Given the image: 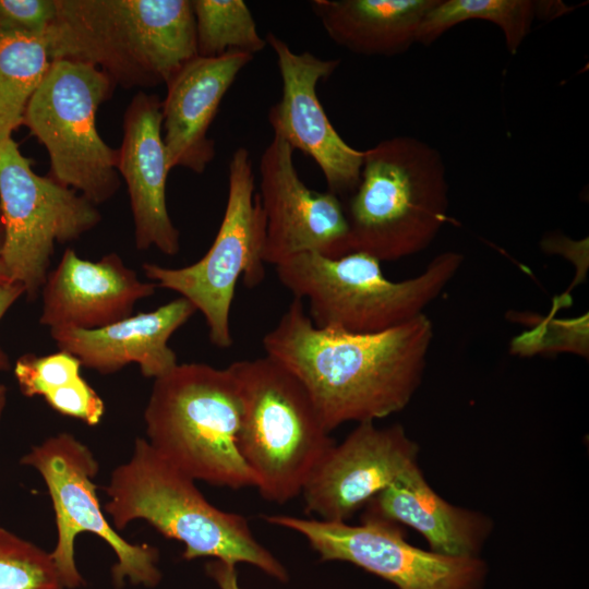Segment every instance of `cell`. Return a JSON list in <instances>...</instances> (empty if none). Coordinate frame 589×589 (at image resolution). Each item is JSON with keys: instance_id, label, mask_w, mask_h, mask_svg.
<instances>
[{"instance_id": "44dd1931", "label": "cell", "mask_w": 589, "mask_h": 589, "mask_svg": "<svg viewBox=\"0 0 589 589\" xmlns=\"http://www.w3.org/2000/svg\"><path fill=\"white\" fill-rule=\"evenodd\" d=\"M437 0H313L310 5L337 45L362 56L394 57L417 44Z\"/></svg>"}, {"instance_id": "2e32d148", "label": "cell", "mask_w": 589, "mask_h": 589, "mask_svg": "<svg viewBox=\"0 0 589 589\" xmlns=\"http://www.w3.org/2000/svg\"><path fill=\"white\" fill-rule=\"evenodd\" d=\"M117 170L127 183L139 251L152 247L166 255L180 251V232L167 209L170 169L163 139L161 100L139 92L123 116V137L117 149Z\"/></svg>"}, {"instance_id": "f546056e", "label": "cell", "mask_w": 589, "mask_h": 589, "mask_svg": "<svg viewBox=\"0 0 589 589\" xmlns=\"http://www.w3.org/2000/svg\"><path fill=\"white\" fill-rule=\"evenodd\" d=\"M25 294L22 286L17 284H5L0 286V321L8 310ZM11 368L10 360L4 350L0 347V371H9Z\"/></svg>"}, {"instance_id": "ba28073f", "label": "cell", "mask_w": 589, "mask_h": 589, "mask_svg": "<svg viewBox=\"0 0 589 589\" xmlns=\"http://www.w3.org/2000/svg\"><path fill=\"white\" fill-rule=\"evenodd\" d=\"M113 86L93 65L53 60L23 116V124L48 153L49 177L95 205L110 200L120 188L117 151L96 128L97 109Z\"/></svg>"}, {"instance_id": "1f68e13d", "label": "cell", "mask_w": 589, "mask_h": 589, "mask_svg": "<svg viewBox=\"0 0 589 589\" xmlns=\"http://www.w3.org/2000/svg\"><path fill=\"white\" fill-rule=\"evenodd\" d=\"M7 394H8L7 386L3 385V384H0V419H1L3 410L5 408Z\"/></svg>"}, {"instance_id": "d6986e66", "label": "cell", "mask_w": 589, "mask_h": 589, "mask_svg": "<svg viewBox=\"0 0 589 589\" xmlns=\"http://www.w3.org/2000/svg\"><path fill=\"white\" fill-rule=\"evenodd\" d=\"M195 312L189 300L179 297L101 328H56L50 329V335L59 350L72 353L83 366L100 374H112L136 363L142 375L155 380L178 364L168 341Z\"/></svg>"}, {"instance_id": "3957f363", "label": "cell", "mask_w": 589, "mask_h": 589, "mask_svg": "<svg viewBox=\"0 0 589 589\" xmlns=\"http://www.w3.org/2000/svg\"><path fill=\"white\" fill-rule=\"evenodd\" d=\"M104 508L118 531L143 519L168 539L183 543L182 557L248 563L280 580L284 565L254 537L247 518L211 504L195 480L167 461L146 438L137 437L130 459L104 488Z\"/></svg>"}, {"instance_id": "9c48e42d", "label": "cell", "mask_w": 589, "mask_h": 589, "mask_svg": "<svg viewBox=\"0 0 589 589\" xmlns=\"http://www.w3.org/2000/svg\"><path fill=\"white\" fill-rule=\"evenodd\" d=\"M264 240L265 216L255 192L253 161L245 147H238L229 161L225 213L206 254L184 267L144 263L142 269L156 287L189 300L203 314L211 342L225 349L233 344L230 311L239 278L254 288L265 277Z\"/></svg>"}, {"instance_id": "f1b7e54d", "label": "cell", "mask_w": 589, "mask_h": 589, "mask_svg": "<svg viewBox=\"0 0 589 589\" xmlns=\"http://www.w3.org/2000/svg\"><path fill=\"white\" fill-rule=\"evenodd\" d=\"M205 570L218 585L219 589H241L235 564L220 560H212L205 565Z\"/></svg>"}, {"instance_id": "6da1fadb", "label": "cell", "mask_w": 589, "mask_h": 589, "mask_svg": "<svg viewBox=\"0 0 589 589\" xmlns=\"http://www.w3.org/2000/svg\"><path fill=\"white\" fill-rule=\"evenodd\" d=\"M432 338L424 313L380 333L322 330L293 298L263 348L303 385L332 432L402 410L422 382Z\"/></svg>"}, {"instance_id": "d4e9b609", "label": "cell", "mask_w": 589, "mask_h": 589, "mask_svg": "<svg viewBox=\"0 0 589 589\" xmlns=\"http://www.w3.org/2000/svg\"><path fill=\"white\" fill-rule=\"evenodd\" d=\"M0 589H64L50 553L0 526Z\"/></svg>"}, {"instance_id": "7c38bea8", "label": "cell", "mask_w": 589, "mask_h": 589, "mask_svg": "<svg viewBox=\"0 0 589 589\" xmlns=\"http://www.w3.org/2000/svg\"><path fill=\"white\" fill-rule=\"evenodd\" d=\"M266 522L292 530L322 561L351 563L398 589H481L486 564L479 557H456L410 544L400 525L363 514L361 524L266 515Z\"/></svg>"}, {"instance_id": "e0dca14e", "label": "cell", "mask_w": 589, "mask_h": 589, "mask_svg": "<svg viewBox=\"0 0 589 589\" xmlns=\"http://www.w3.org/2000/svg\"><path fill=\"white\" fill-rule=\"evenodd\" d=\"M116 253L93 262L68 248L41 288L39 323L49 329H97L132 315L136 302L155 293Z\"/></svg>"}, {"instance_id": "83f0119b", "label": "cell", "mask_w": 589, "mask_h": 589, "mask_svg": "<svg viewBox=\"0 0 589 589\" xmlns=\"http://www.w3.org/2000/svg\"><path fill=\"white\" fill-rule=\"evenodd\" d=\"M25 107V103L0 83V142L12 136L13 131L23 124Z\"/></svg>"}, {"instance_id": "30bf717a", "label": "cell", "mask_w": 589, "mask_h": 589, "mask_svg": "<svg viewBox=\"0 0 589 589\" xmlns=\"http://www.w3.org/2000/svg\"><path fill=\"white\" fill-rule=\"evenodd\" d=\"M75 190L37 175L10 136L0 142L2 260L11 283L34 301L46 281L56 243L79 240L101 220Z\"/></svg>"}, {"instance_id": "603a6c76", "label": "cell", "mask_w": 589, "mask_h": 589, "mask_svg": "<svg viewBox=\"0 0 589 589\" xmlns=\"http://www.w3.org/2000/svg\"><path fill=\"white\" fill-rule=\"evenodd\" d=\"M197 56L219 57L230 51L252 56L266 46L243 0H192Z\"/></svg>"}, {"instance_id": "8fae6325", "label": "cell", "mask_w": 589, "mask_h": 589, "mask_svg": "<svg viewBox=\"0 0 589 589\" xmlns=\"http://www.w3.org/2000/svg\"><path fill=\"white\" fill-rule=\"evenodd\" d=\"M34 468L46 483L57 526V542L50 552L64 588L84 585L76 563L74 544L82 532L101 538L116 554L111 568L113 584L155 587L161 579L159 552L147 543L134 544L122 538L105 517L93 479L99 465L93 452L74 435L62 432L49 436L26 453L20 461Z\"/></svg>"}, {"instance_id": "7a4b0ae2", "label": "cell", "mask_w": 589, "mask_h": 589, "mask_svg": "<svg viewBox=\"0 0 589 589\" xmlns=\"http://www.w3.org/2000/svg\"><path fill=\"white\" fill-rule=\"evenodd\" d=\"M50 57L93 65L115 85L154 87L197 56L189 0H56Z\"/></svg>"}, {"instance_id": "7402d4cb", "label": "cell", "mask_w": 589, "mask_h": 589, "mask_svg": "<svg viewBox=\"0 0 589 589\" xmlns=\"http://www.w3.org/2000/svg\"><path fill=\"white\" fill-rule=\"evenodd\" d=\"M537 17L538 2L531 0H437L420 24L417 44L432 45L460 23L484 20L498 26L507 51L516 55Z\"/></svg>"}, {"instance_id": "52a82bcc", "label": "cell", "mask_w": 589, "mask_h": 589, "mask_svg": "<svg viewBox=\"0 0 589 589\" xmlns=\"http://www.w3.org/2000/svg\"><path fill=\"white\" fill-rule=\"evenodd\" d=\"M241 399L239 453L261 496L286 503L335 445L303 385L268 356L228 365Z\"/></svg>"}, {"instance_id": "277c9868", "label": "cell", "mask_w": 589, "mask_h": 589, "mask_svg": "<svg viewBox=\"0 0 589 589\" xmlns=\"http://www.w3.org/2000/svg\"><path fill=\"white\" fill-rule=\"evenodd\" d=\"M447 171L441 153L410 135L363 151L360 181L345 213L351 250L380 262L423 251L447 220Z\"/></svg>"}, {"instance_id": "9a60e30c", "label": "cell", "mask_w": 589, "mask_h": 589, "mask_svg": "<svg viewBox=\"0 0 589 589\" xmlns=\"http://www.w3.org/2000/svg\"><path fill=\"white\" fill-rule=\"evenodd\" d=\"M419 445L400 424L361 422L324 455L301 495L305 512L347 521L377 494L418 465Z\"/></svg>"}, {"instance_id": "ffe728a7", "label": "cell", "mask_w": 589, "mask_h": 589, "mask_svg": "<svg viewBox=\"0 0 589 589\" xmlns=\"http://www.w3.org/2000/svg\"><path fill=\"white\" fill-rule=\"evenodd\" d=\"M364 514L409 526L425 538L430 551L456 557H479L493 529L488 515L441 497L419 465L370 501Z\"/></svg>"}, {"instance_id": "4316f807", "label": "cell", "mask_w": 589, "mask_h": 589, "mask_svg": "<svg viewBox=\"0 0 589 589\" xmlns=\"http://www.w3.org/2000/svg\"><path fill=\"white\" fill-rule=\"evenodd\" d=\"M56 13V0H0V31L44 35Z\"/></svg>"}, {"instance_id": "484cf974", "label": "cell", "mask_w": 589, "mask_h": 589, "mask_svg": "<svg viewBox=\"0 0 589 589\" xmlns=\"http://www.w3.org/2000/svg\"><path fill=\"white\" fill-rule=\"evenodd\" d=\"M81 366L75 356L59 350L47 356L25 353L16 360L13 371L24 396L45 399L81 380Z\"/></svg>"}, {"instance_id": "4fadbf2b", "label": "cell", "mask_w": 589, "mask_h": 589, "mask_svg": "<svg viewBox=\"0 0 589 589\" xmlns=\"http://www.w3.org/2000/svg\"><path fill=\"white\" fill-rule=\"evenodd\" d=\"M293 154L285 140L274 135L260 159L264 263L276 266L302 253L337 259L352 252L340 197L310 189L296 169Z\"/></svg>"}, {"instance_id": "5b68a950", "label": "cell", "mask_w": 589, "mask_h": 589, "mask_svg": "<svg viewBox=\"0 0 589 589\" xmlns=\"http://www.w3.org/2000/svg\"><path fill=\"white\" fill-rule=\"evenodd\" d=\"M241 399L230 369L177 364L154 380L144 410L148 443L193 480L233 490L255 486L237 436Z\"/></svg>"}, {"instance_id": "cb8c5ba5", "label": "cell", "mask_w": 589, "mask_h": 589, "mask_svg": "<svg viewBox=\"0 0 589 589\" xmlns=\"http://www.w3.org/2000/svg\"><path fill=\"white\" fill-rule=\"evenodd\" d=\"M46 34L0 31V83L27 104L51 65Z\"/></svg>"}, {"instance_id": "8992f818", "label": "cell", "mask_w": 589, "mask_h": 589, "mask_svg": "<svg viewBox=\"0 0 589 589\" xmlns=\"http://www.w3.org/2000/svg\"><path fill=\"white\" fill-rule=\"evenodd\" d=\"M464 262L446 251L409 279L393 281L381 262L358 251L330 259L302 253L274 266L293 298L308 301V316L322 330L349 334L380 333L408 322L440 296Z\"/></svg>"}, {"instance_id": "ac0fdd59", "label": "cell", "mask_w": 589, "mask_h": 589, "mask_svg": "<svg viewBox=\"0 0 589 589\" xmlns=\"http://www.w3.org/2000/svg\"><path fill=\"white\" fill-rule=\"evenodd\" d=\"M254 56L230 51L219 57L196 56L167 82L161 100L163 139L170 170L202 173L215 157L208 130L223 98Z\"/></svg>"}, {"instance_id": "5bb4252c", "label": "cell", "mask_w": 589, "mask_h": 589, "mask_svg": "<svg viewBox=\"0 0 589 589\" xmlns=\"http://www.w3.org/2000/svg\"><path fill=\"white\" fill-rule=\"evenodd\" d=\"M265 40L275 53L281 79V97L268 111L274 135L315 161L328 192L349 197L360 181L363 151L342 140L316 93L318 82L328 79L340 61L322 59L308 51L294 52L272 32L266 34Z\"/></svg>"}, {"instance_id": "4dcf8cb0", "label": "cell", "mask_w": 589, "mask_h": 589, "mask_svg": "<svg viewBox=\"0 0 589 589\" xmlns=\"http://www.w3.org/2000/svg\"><path fill=\"white\" fill-rule=\"evenodd\" d=\"M2 247H3V228H2V221H1V216H0V286L5 285V284H11L10 277L8 275V272L5 269V266L2 260Z\"/></svg>"}]
</instances>
